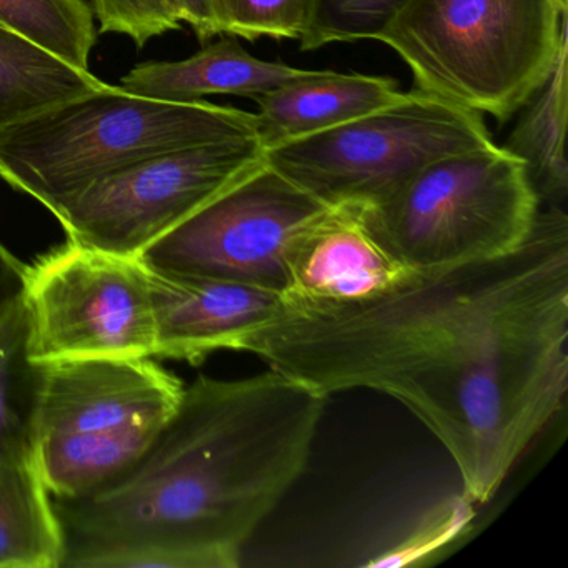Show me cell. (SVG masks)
<instances>
[{"label": "cell", "instance_id": "1", "mask_svg": "<svg viewBox=\"0 0 568 568\" xmlns=\"http://www.w3.org/2000/svg\"><path fill=\"white\" fill-rule=\"evenodd\" d=\"M242 351L327 397L400 402L450 454L465 498L487 504L567 398V212L540 209L504 257L355 301L284 298Z\"/></svg>", "mask_w": 568, "mask_h": 568}, {"label": "cell", "instance_id": "2", "mask_svg": "<svg viewBox=\"0 0 568 568\" xmlns=\"http://www.w3.org/2000/svg\"><path fill=\"white\" fill-rule=\"evenodd\" d=\"M327 395L277 371L201 375L142 457L84 497L54 500L62 567L161 548L191 568H234L242 547L307 468Z\"/></svg>", "mask_w": 568, "mask_h": 568}, {"label": "cell", "instance_id": "3", "mask_svg": "<svg viewBox=\"0 0 568 568\" xmlns=\"http://www.w3.org/2000/svg\"><path fill=\"white\" fill-rule=\"evenodd\" d=\"M567 0H408L374 41L414 91L500 124L541 88L568 38Z\"/></svg>", "mask_w": 568, "mask_h": 568}, {"label": "cell", "instance_id": "4", "mask_svg": "<svg viewBox=\"0 0 568 568\" xmlns=\"http://www.w3.org/2000/svg\"><path fill=\"white\" fill-rule=\"evenodd\" d=\"M252 135L257 138L252 112L158 101L108 85L0 129V179L51 211L142 159Z\"/></svg>", "mask_w": 568, "mask_h": 568}, {"label": "cell", "instance_id": "5", "mask_svg": "<svg viewBox=\"0 0 568 568\" xmlns=\"http://www.w3.org/2000/svg\"><path fill=\"white\" fill-rule=\"evenodd\" d=\"M185 385L144 358L41 364L32 464L54 500L84 497L142 457Z\"/></svg>", "mask_w": 568, "mask_h": 568}, {"label": "cell", "instance_id": "6", "mask_svg": "<svg viewBox=\"0 0 568 568\" xmlns=\"http://www.w3.org/2000/svg\"><path fill=\"white\" fill-rule=\"evenodd\" d=\"M347 209L407 271L428 272L517 251L540 201L521 161L490 144L438 159L381 201Z\"/></svg>", "mask_w": 568, "mask_h": 568}, {"label": "cell", "instance_id": "7", "mask_svg": "<svg viewBox=\"0 0 568 568\" xmlns=\"http://www.w3.org/2000/svg\"><path fill=\"white\" fill-rule=\"evenodd\" d=\"M490 144L480 114L412 89L397 104L271 149L265 162L328 207H365L432 162Z\"/></svg>", "mask_w": 568, "mask_h": 568}, {"label": "cell", "instance_id": "8", "mask_svg": "<svg viewBox=\"0 0 568 568\" xmlns=\"http://www.w3.org/2000/svg\"><path fill=\"white\" fill-rule=\"evenodd\" d=\"M22 304L38 364L155 357L148 267L68 241L26 265Z\"/></svg>", "mask_w": 568, "mask_h": 568}, {"label": "cell", "instance_id": "9", "mask_svg": "<svg viewBox=\"0 0 568 568\" xmlns=\"http://www.w3.org/2000/svg\"><path fill=\"white\" fill-rule=\"evenodd\" d=\"M264 164L255 135L179 149L102 175L49 212L68 241L139 257Z\"/></svg>", "mask_w": 568, "mask_h": 568}, {"label": "cell", "instance_id": "10", "mask_svg": "<svg viewBox=\"0 0 568 568\" xmlns=\"http://www.w3.org/2000/svg\"><path fill=\"white\" fill-rule=\"evenodd\" d=\"M332 209L265 162L139 258L154 271L254 285L284 297L295 241Z\"/></svg>", "mask_w": 568, "mask_h": 568}, {"label": "cell", "instance_id": "11", "mask_svg": "<svg viewBox=\"0 0 568 568\" xmlns=\"http://www.w3.org/2000/svg\"><path fill=\"white\" fill-rule=\"evenodd\" d=\"M148 274L159 358L201 364L217 351H242L245 338L272 321L284 302L254 285L149 267Z\"/></svg>", "mask_w": 568, "mask_h": 568}, {"label": "cell", "instance_id": "12", "mask_svg": "<svg viewBox=\"0 0 568 568\" xmlns=\"http://www.w3.org/2000/svg\"><path fill=\"white\" fill-rule=\"evenodd\" d=\"M408 274L362 227L351 209H332L295 241L284 298L355 301L388 291Z\"/></svg>", "mask_w": 568, "mask_h": 568}, {"label": "cell", "instance_id": "13", "mask_svg": "<svg viewBox=\"0 0 568 568\" xmlns=\"http://www.w3.org/2000/svg\"><path fill=\"white\" fill-rule=\"evenodd\" d=\"M405 98L392 78L311 71L258 95L257 139L264 151L347 124Z\"/></svg>", "mask_w": 568, "mask_h": 568}, {"label": "cell", "instance_id": "14", "mask_svg": "<svg viewBox=\"0 0 568 568\" xmlns=\"http://www.w3.org/2000/svg\"><path fill=\"white\" fill-rule=\"evenodd\" d=\"M281 62L261 61L248 54L237 38H222L184 61L145 62L121 79L129 94L165 102H197L205 95L255 99L287 82L307 75Z\"/></svg>", "mask_w": 568, "mask_h": 568}, {"label": "cell", "instance_id": "15", "mask_svg": "<svg viewBox=\"0 0 568 568\" xmlns=\"http://www.w3.org/2000/svg\"><path fill=\"white\" fill-rule=\"evenodd\" d=\"M568 42L561 45L547 81L528 99L501 149L521 161L538 201L564 207L568 194L565 158L568 101Z\"/></svg>", "mask_w": 568, "mask_h": 568}, {"label": "cell", "instance_id": "16", "mask_svg": "<svg viewBox=\"0 0 568 568\" xmlns=\"http://www.w3.org/2000/svg\"><path fill=\"white\" fill-rule=\"evenodd\" d=\"M54 500L32 462H0V568H62Z\"/></svg>", "mask_w": 568, "mask_h": 568}, {"label": "cell", "instance_id": "17", "mask_svg": "<svg viewBox=\"0 0 568 568\" xmlns=\"http://www.w3.org/2000/svg\"><path fill=\"white\" fill-rule=\"evenodd\" d=\"M108 85L0 26V129Z\"/></svg>", "mask_w": 568, "mask_h": 568}, {"label": "cell", "instance_id": "18", "mask_svg": "<svg viewBox=\"0 0 568 568\" xmlns=\"http://www.w3.org/2000/svg\"><path fill=\"white\" fill-rule=\"evenodd\" d=\"M41 364L32 361L22 297L0 308V462H32Z\"/></svg>", "mask_w": 568, "mask_h": 568}, {"label": "cell", "instance_id": "19", "mask_svg": "<svg viewBox=\"0 0 568 568\" xmlns=\"http://www.w3.org/2000/svg\"><path fill=\"white\" fill-rule=\"evenodd\" d=\"M0 26L89 71L98 29L85 0H0Z\"/></svg>", "mask_w": 568, "mask_h": 568}, {"label": "cell", "instance_id": "20", "mask_svg": "<svg viewBox=\"0 0 568 568\" xmlns=\"http://www.w3.org/2000/svg\"><path fill=\"white\" fill-rule=\"evenodd\" d=\"M408 0H314L301 51L377 38Z\"/></svg>", "mask_w": 568, "mask_h": 568}, {"label": "cell", "instance_id": "21", "mask_svg": "<svg viewBox=\"0 0 568 568\" xmlns=\"http://www.w3.org/2000/svg\"><path fill=\"white\" fill-rule=\"evenodd\" d=\"M314 0H219L222 36L301 41L311 21Z\"/></svg>", "mask_w": 568, "mask_h": 568}, {"label": "cell", "instance_id": "22", "mask_svg": "<svg viewBox=\"0 0 568 568\" xmlns=\"http://www.w3.org/2000/svg\"><path fill=\"white\" fill-rule=\"evenodd\" d=\"M91 8L101 32L128 36L139 48L182 26L169 0H91Z\"/></svg>", "mask_w": 568, "mask_h": 568}, {"label": "cell", "instance_id": "23", "mask_svg": "<svg viewBox=\"0 0 568 568\" xmlns=\"http://www.w3.org/2000/svg\"><path fill=\"white\" fill-rule=\"evenodd\" d=\"M181 22L191 26L199 41H211L222 36L221 12L219 0H169Z\"/></svg>", "mask_w": 568, "mask_h": 568}, {"label": "cell", "instance_id": "24", "mask_svg": "<svg viewBox=\"0 0 568 568\" xmlns=\"http://www.w3.org/2000/svg\"><path fill=\"white\" fill-rule=\"evenodd\" d=\"M26 265L0 242V308L21 295Z\"/></svg>", "mask_w": 568, "mask_h": 568}]
</instances>
